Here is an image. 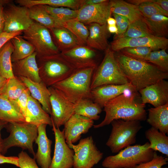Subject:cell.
<instances>
[{"instance_id":"1","label":"cell","mask_w":168,"mask_h":168,"mask_svg":"<svg viewBox=\"0 0 168 168\" xmlns=\"http://www.w3.org/2000/svg\"><path fill=\"white\" fill-rule=\"evenodd\" d=\"M114 55L122 71L137 91L168 78V72L151 63L130 58L119 52H114Z\"/></svg>"},{"instance_id":"2","label":"cell","mask_w":168,"mask_h":168,"mask_svg":"<svg viewBox=\"0 0 168 168\" xmlns=\"http://www.w3.org/2000/svg\"><path fill=\"white\" fill-rule=\"evenodd\" d=\"M135 94H123L107 102L103 107L105 113L104 119L100 124L94 125V128L108 125L115 119L145 120L147 119L146 105L136 101Z\"/></svg>"},{"instance_id":"3","label":"cell","mask_w":168,"mask_h":168,"mask_svg":"<svg viewBox=\"0 0 168 168\" xmlns=\"http://www.w3.org/2000/svg\"><path fill=\"white\" fill-rule=\"evenodd\" d=\"M96 68L76 70L68 77L52 86L74 104L81 99H92L91 82Z\"/></svg>"},{"instance_id":"4","label":"cell","mask_w":168,"mask_h":168,"mask_svg":"<svg viewBox=\"0 0 168 168\" xmlns=\"http://www.w3.org/2000/svg\"><path fill=\"white\" fill-rule=\"evenodd\" d=\"M147 142L143 145L130 146L114 155L105 157L102 163L105 168H131L151 160L154 151L149 148Z\"/></svg>"},{"instance_id":"5","label":"cell","mask_w":168,"mask_h":168,"mask_svg":"<svg viewBox=\"0 0 168 168\" xmlns=\"http://www.w3.org/2000/svg\"><path fill=\"white\" fill-rule=\"evenodd\" d=\"M38 59L40 77L47 87L65 79L76 70L60 53Z\"/></svg>"},{"instance_id":"6","label":"cell","mask_w":168,"mask_h":168,"mask_svg":"<svg viewBox=\"0 0 168 168\" xmlns=\"http://www.w3.org/2000/svg\"><path fill=\"white\" fill-rule=\"evenodd\" d=\"M129 82L122 71L109 46L105 51L104 58L93 74L91 84V90L103 85H123Z\"/></svg>"},{"instance_id":"7","label":"cell","mask_w":168,"mask_h":168,"mask_svg":"<svg viewBox=\"0 0 168 168\" xmlns=\"http://www.w3.org/2000/svg\"><path fill=\"white\" fill-rule=\"evenodd\" d=\"M5 128L10 134L3 139L2 154L10 148L17 147L28 150L35 157L33 143L38 135L37 126L27 122L13 123H8Z\"/></svg>"},{"instance_id":"8","label":"cell","mask_w":168,"mask_h":168,"mask_svg":"<svg viewBox=\"0 0 168 168\" xmlns=\"http://www.w3.org/2000/svg\"><path fill=\"white\" fill-rule=\"evenodd\" d=\"M140 122L121 119L111 122V131L106 145L112 153H118L135 143L137 134L142 128Z\"/></svg>"},{"instance_id":"9","label":"cell","mask_w":168,"mask_h":168,"mask_svg":"<svg viewBox=\"0 0 168 168\" xmlns=\"http://www.w3.org/2000/svg\"><path fill=\"white\" fill-rule=\"evenodd\" d=\"M23 33L22 37L33 46L38 58L60 53L49 30L38 23L33 21Z\"/></svg>"},{"instance_id":"10","label":"cell","mask_w":168,"mask_h":168,"mask_svg":"<svg viewBox=\"0 0 168 168\" xmlns=\"http://www.w3.org/2000/svg\"><path fill=\"white\" fill-rule=\"evenodd\" d=\"M73 150L74 168H92L103 158V154L97 148L92 137L81 139L77 145L68 146Z\"/></svg>"},{"instance_id":"11","label":"cell","mask_w":168,"mask_h":168,"mask_svg":"<svg viewBox=\"0 0 168 168\" xmlns=\"http://www.w3.org/2000/svg\"><path fill=\"white\" fill-rule=\"evenodd\" d=\"M3 12L4 32L23 31L27 30L33 21L30 16L28 7L16 5L10 1L4 6Z\"/></svg>"},{"instance_id":"12","label":"cell","mask_w":168,"mask_h":168,"mask_svg":"<svg viewBox=\"0 0 168 168\" xmlns=\"http://www.w3.org/2000/svg\"><path fill=\"white\" fill-rule=\"evenodd\" d=\"M48 88L50 93V117L55 127L59 128L74 114V104L54 87Z\"/></svg>"},{"instance_id":"13","label":"cell","mask_w":168,"mask_h":168,"mask_svg":"<svg viewBox=\"0 0 168 168\" xmlns=\"http://www.w3.org/2000/svg\"><path fill=\"white\" fill-rule=\"evenodd\" d=\"M52 127L55 146L49 168H72L73 167L74 151L66 143L63 130L61 131L59 128H56L53 122Z\"/></svg>"},{"instance_id":"14","label":"cell","mask_w":168,"mask_h":168,"mask_svg":"<svg viewBox=\"0 0 168 168\" xmlns=\"http://www.w3.org/2000/svg\"><path fill=\"white\" fill-rule=\"evenodd\" d=\"M168 39L166 38L150 36L136 38L125 37L114 38L111 43L110 47L114 52H119L127 47L146 46L151 48L153 51L166 49Z\"/></svg>"},{"instance_id":"15","label":"cell","mask_w":168,"mask_h":168,"mask_svg":"<svg viewBox=\"0 0 168 168\" xmlns=\"http://www.w3.org/2000/svg\"><path fill=\"white\" fill-rule=\"evenodd\" d=\"M60 54L76 70L96 67V52L86 45L78 46Z\"/></svg>"},{"instance_id":"16","label":"cell","mask_w":168,"mask_h":168,"mask_svg":"<svg viewBox=\"0 0 168 168\" xmlns=\"http://www.w3.org/2000/svg\"><path fill=\"white\" fill-rule=\"evenodd\" d=\"M112 13L109 0L93 5H83L78 10L76 19L84 24H106Z\"/></svg>"},{"instance_id":"17","label":"cell","mask_w":168,"mask_h":168,"mask_svg":"<svg viewBox=\"0 0 168 168\" xmlns=\"http://www.w3.org/2000/svg\"><path fill=\"white\" fill-rule=\"evenodd\" d=\"M93 125V120L73 114L64 125L63 130L65 141L68 146L78 141L81 135L87 133Z\"/></svg>"},{"instance_id":"18","label":"cell","mask_w":168,"mask_h":168,"mask_svg":"<svg viewBox=\"0 0 168 168\" xmlns=\"http://www.w3.org/2000/svg\"><path fill=\"white\" fill-rule=\"evenodd\" d=\"M138 91L143 104L149 103L154 107L168 104V82L165 79L160 80Z\"/></svg>"},{"instance_id":"19","label":"cell","mask_w":168,"mask_h":168,"mask_svg":"<svg viewBox=\"0 0 168 168\" xmlns=\"http://www.w3.org/2000/svg\"><path fill=\"white\" fill-rule=\"evenodd\" d=\"M136 92L130 82L123 85H105L91 90L92 100L102 108L109 101L122 94Z\"/></svg>"},{"instance_id":"20","label":"cell","mask_w":168,"mask_h":168,"mask_svg":"<svg viewBox=\"0 0 168 168\" xmlns=\"http://www.w3.org/2000/svg\"><path fill=\"white\" fill-rule=\"evenodd\" d=\"M47 125L42 124L38 126V135L35 141L38 146L35 158L41 168H49L52 158L51 157L52 142L47 136Z\"/></svg>"},{"instance_id":"21","label":"cell","mask_w":168,"mask_h":168,"mask_svg":"<svg viewBox=\"0 0 168 168\" xmlns=\"http://www.w3.org/2000/svg\"><path fill=\"white\" fill-rule=\"evenodd\" d=\"M35 51L28 57L12 63L13 74L17 77H23L36 82L41 81Z\"/></svg>"},{"instance_id":"22","label":"cell","mask_w":168,"mask_h":168,"mask_svg":"<svg viewBox=\"0 0 168 168\" xmlns=\"http://www.w3.org/2000/svg\"><path fill=\"white\" fill-rule=\"evenodd\" d=\"M17 77L28 89L31 96L39 102L47 113L51 115L50 93L48 87L42 81L36 82L23 77Z\"/></svg>"},{"instance_id":"23","label":"cell","mask_w":168,"mask_h":168,"mask_svg":"<svg viewBox=\"0 0 168 168\" xmlns=\"http://www.w3.org/2000/svg\"><path fill=\"white\" fill-rule=\"evenodd\" d=\"M88 25L89 33L86 45L95 49L105 51L109 46L107 24L93 23Z\"/></svg>"},{"instance_id":"24","label":"cell","mask_w":168,"mask_h":168,"mask_svg":"<svg viewBox=\"0 0 168 168\" xmlns=\"http://www.w3.org/2000/svg\"><path fill=\"white\" fill-rule=\"evenodd\" d=\"M25 118L26 122L37 127L42 124L52 127L51 117L43 110L39 102L31 95L28 98Z\"/></svg>"},{"instance_id":"25","label":"cell","mask_w":168,"mask_h":168,"mask_svg":"<svg viewBox=\"0 0 168 168\" xmlns=\"http://www.w3.org/2000/svg\"><path fill=\"white\" fill-rule=\"evenodd\" d=\"M49 30L54 37L55 44L61 52L83 45L70 31L64 27L58 26Z\"/></svg>"},{"instance_id":"26","label":"cell","mask_w":168,"mask_h":168,"mask_svg":"<svg viewBox=\"0 0 168 168\" xmlns=\"http://www.w3.org/2000/svg\"><path fill=\"white\" fill-rule=\"evenodd\" d=\"M147 121L152 127L165 134L168 133V104L148 110Z\"/></svg>"},{"instance_id":"27","label":"cell","mask_w":168,"mask_h":168,"mask_svg":"<svg viewBox=\"0 0 168 168\" xmlns=\"http://www.w3.org/2000/svg\"><path fill=\"white\" fill-rule=\"evenodd\" d=\"M15 2L20 6L27 7L42 5L78 10L84 5V0H16Z\"/></svg>"},{"instance_id":"28","label":"cell","mask_w":168,"mask_h":168,"mask_svg":"<svg viewBox=\"0 0 168 168\" xmlns=\"http://www.w3.org/2000/svg\"><path fill=\"white\" fill-rule=\"evenodd\" d=\"M110 1L111 13L126 17L128 19L129 23L143 17L135 5L122 0Z\"/></svg>"},{"instance_id":"29","label":"cell","mask_w":168,"mask_h":168,"mask_svg":"<svg viewBox=\"0 0 168 168\" xmlns=\"http://www.w3.org/2000/svg\"><path fill=\"white\" fill-rule=\"evenodd\" d=\"M102 109L99 105L90 99H81L74 104L75 114L93 120L99 119V114L101 112Z\"/></svg>"},{"instance_id":"30","label":"cell","mask_w":168,"mask_h":168,"mask_svg":"<svg viewBox=\"0 0 168 168\" xmlns=\"http://www.w3.org/2000/svg\"><path fill=\"white\" fill-rule=\"evenodd\" d=\"M0 120L8 123L26 122L24 116L2 95H0Z\"/></svg>"},{"instance_id":"31","label":"cell","mask_w":168,"mask_h":168,"mask_svg":"<svg viewBox=\"0 0 168 168\" xmlns=\"http://www.w3.org/2000/svg\"><path fill=\"white\" fill-rule=\"evenodd\" d=\"M145 135L150 142L149 148L168 156V137L165 134L152 127L146 131Z\"/></svg>"},{"instance_id":"32","label":"cell","mask_w":168,"mask_h":168,"mask_svg":"<svg viewBox=\"0 0 168 168\" xmlns=\"http://www.w3.org/2000/svg\"><path fill=\"white\" fill-rule=\"evenodd\" d=\"M13 50V46L11 40L0 49V76L7 79L15 77L11 60Z\"/></svg>"},{"instance_id":"33","label":"cell","mask_w":168,"mask_h":168,"mask_svg":"<svg viewBox=\"0 0 168 168\" xmlns=\"http://www.w3.org/2000/svg\"><path fill=\"white\" fill-rule=\"evenodd\" d=\"M11 40L14 47L11 56L12 63L25 58L35 52L33 46L22 36H15Z\"/></svg>"},{"instance_id":"34","label":"cell","mask_w":168,"mask_h":168,"mask_svg":"<svg viewBox=\"0 0 168 168\" xmlns=\"http://www.w3.org/2000/svg\"><path fill=\"white\" fill-rule=\"evenodd\" d=\"M143 18L153 36L167 38L168 35L167 16L155 15Z\"/></svg>"},{"instance_id":"35","label":"cell","mask_w":168,"mask_h":168,"mask_svg":"<svg viewBox=\"0 0 168 168\" xmlns=\"http://www.w3.org/2000/svg\"><path fill=\"white\" fill-rule=\"evenodd\" d=\"M30 16L49 30L58 26L54 18L46 11L45 6L38 5L28 7Z\"/></svg>"},{"instance_id":"36","label":"cell","mask_w":168,"mask_h":168,"mask_svg":"<svg viewBox=\"0 0 168 168\" xmlns=\"http://www.w3.org/2000/svg\"><path fill=\"white\" fill-rule=\"evenodd\" d=\"M26 88L24 83L18 77L15 76L13 78L7 79L4 90L2 95L5 97L16 108V100Z\"/></svg>"},{"instance_id":"37","label":"cell","mask_w":168,"mask_h":168,"mask_svg":"<svg viewBox=\"0 0 168 168\" xmlns=\"http://www.w3.org/2000/svg\"><path fill=\"white\" fill-rule=\"evenodd\" d=\"M127 1L130 3L135 5L144 17H148L155 15L168 16V12L154 3L153 0H131Z\"/></svg>"},{"instance_id":"38","label":"cell","mask_w":168,"mask_h":168,"mask_svg":"<svg viewBox=\"0 0 168 168\" xmlns=\"http://www.w3.org/2000/svg\"><path fill=\"white\" fill-rule=\"evenodd\" d=\"M152 36L142 17L129 23L126 32L119 36L114 37V38L122 37L136 38Z\"/></svg>"},{"instance_id":"39","label":"cell","mask_w":168,"mask_h":168,"mask_svg":"<svg viewBox=\"0 0 168 168\" xmlns=\"http://www.w3.org/2000/svg\"><path fill=\"white\" fill-rule=\"evenodd\" d=\"M45 6L46 11L54 18L58 26H61L63 23L77 18L78 10L65 7Z\"/></svg>"},{"instance_id":"40","label":"cell","mask_w":168,"mask_h":168,"mask_svg":"<svg viewBox=\"0 0 168 168\" xmlns=\"http://www.w3.org/2000/svg\"><path fill=\"white\" fill-rule=\"evenodd\" d=\"M61 26L68 29L83 45H86L89 32L85 24L75 19L63 23Z\"/></svg>"},{"instance_id":"41","label":"cell","mask_w":168,"mask_h":168,"mask_svg":"<svg viewBox=\"0 0 168 168\" xmlns=\"http://www.w3.org/2000/svg\"><path fill=\"white\" fill-rule=\"evenodd\" d=\"M153 51L149 47L140 46L125 48L119 52L130 58L145 61L147 57Z\"/></svg>"},{"instance_id":"42","label":"cell","mask_w":168,"mask_h":168,"mask_svg":"<svg viewBox=\"0 0 168 168\" xmlns=\"http://www.w3.org/2000/svg\"><path fill=\"white\" fill-rule=\"evenodd\" d=\"M168 161L167 158L158 155L155 151L151 160L131 168H161L162 166L167 164Z\"/></svg>"},{"instance_id":"43","label":"cell","mask_w":168,"mask_h":168,"mask_svg":"<svg viewBox=\"0 0 168 168\" xmlns=\"http://www.w3.org/2000/svg\"><path fill=\"white\" fill-rule=\"evenodd\" d=\"M18 167L20 168H39L35 159L31 157L24 151H21L18 155Z\"/></svg>"},{"instance_id":"44","label":"cell","mask_w":168,"mask_h":168,"mask_svg":"<svg viewBox=\"0 0 168 168\" xmlns=\"http://www.w3.org/2000/svg\"><path fill=\"white\" fill-rule=\"evenodd\" d=\"M145 61L156 66L162 71L168 72V67L163 62L159 54L158 50L151 51L146 58Z\"/></svg>"},{"instance_id":"45","label":"cell","mask_w":168,"mask_h":168,"mask_svg":"<svg viewBox=\"0 0 168 168\" xmlns=\"http://www.w3.org/2000/svg\"><path fill=\"white\" fill-rule=\"evenodd\" d=\"M30 93L27 88L22 93L16 101V109L25 117L28 100Z\"/></svg>"},{"instance_id":"46","label":"cell","mask_w":168,"mask_h":168,"mask_svg":"<svg viewBox=\"0 0 168 168\" xmlns=\"http://www.w3.org/2000/svg\"><path fill=\"white\" fill-rule=\"evenodd\" d=\"M23 33V31H18L7 33L3 32L0 35V49L7 41L13 37L20 35Z\"/></svg>"},{"instance_id":"47","label":"cell","mask_w":168,"mask_h":168,"mask_svg":"<svg viewBox=\"0 0 168 168\" xmlns=\"http://www.w3.org/2000/svg\"><path fill=\"white\" fill-rule=\"evenodd\" d=\"M4 163L12 164L18 167V156H6L0 154V164Z\"/></svg>"},{"instance_id":"48","label":"cell","mask_w":168,"mask_h":168,"mask_svg":"<svg viewBox=\"0 0 168 168\" xmlns=\"http://www.w3.org/2000/svg\"><path fill=\"white\" fill-rule=\"evenodd\" d=\"M9 0H0V35L3 32L5 21L3 12L4 6L9 2Z\"/></svg>"},{"instance_id":"49","label":"cell","mask_w":168,"mask_h":168,"mask_svg":"<svg viewBox=\"0 0 168 168\" xmlns=\"http://www.w3.org/2000/svg\"><path fill=\"white\" fill-rule=\"evenodd\" d=\"M129 23V21L127 18L122 22L117 27L118 32L117 34L115 35L114 37L119 36L125 33L128 28Z\"/></svg>"},{"instance_id":"50","label":"cell","mask_w":168,"mask_h":168,"mask_svg":"<svg viewBox=\"0 0 168 168\" xmlns=\"http://www.w3.org/2000/svg\"><path fill=\"white\" fill-rule=\"evenodd\" d=\"M166 49L158 50L160 57L165 65L168 67V54L166 52Z\"/></svg>"},{"instance_id":"51","label":"cell","mask_w":168,"mask_h":168,"mask_svg":"<svg viewBox=\"0 0 168 168\" xmlns=\"http://www.w3.org/2000/svg\"><path fill=\"white\" fill-rule=\"evenodd\" d=\"M8 123L2 120H0V154H2L3 151V139L1 137V131L5 128Z\"/></svg>"},{"instance_id":"52","label":"cell","mask_w":168,"mask_h":168,"mask_svg":"<svg viewBox=\"0 0 168 168\" xmlns=\"http://www.w3.org/2000/svg\"><path fill=\"white\" fill-rule=\"evenodd\" d=\"M113 14L116 21V26L117 27L127 19L126 17L120 15L116 14Z\"/></svg>"},{"instance_id":"53","label":"cell","mask_w":168,"mask_h":168,"mask_svg":"<svg viewBox=\"0 0 168 168\" xmlns=\"http://www.w3.org/2000/svg\"><path fill=\"white\" fill-rule=\"evenodd\" d=\"M7 79L0 76V95L3 94L6 86Z\"/></svg>"},{"instance_id":"54","label":"cell","mask_w":168,"mask_h":168,"mask_svg":"<svg viewBox=\"0 0 168 168\" xmlns=\"http://www.w3.org/2000/svg\"><path fill=\"white\" fill-rule=\"evenodd\" d=\"M106 0H84V5H93L100 3Z\"/></svg>"},{"instance_id":"55","label":"cell","mask_w":168,"mask_h":168,"mask_svg":"<svg viewBox=\"0 0 168 168\" xmlns=\"http://www.w3.org/2000/svg\"><path fill=\"white\" fill-rule=\"evenodd\" d=\"M107 28L109 33L113 34H117L118 32V28L116 25L108 26Z\"/></svg>"},{"instance_id":"56","label":"cell","mask_w":168,"mask_h":168,"mask_svg":"<svg viewBox=\"0 0 168 168\" xmlns=\"http://www.w3.org/2000/svg\"><path fill=\"white\" fill-rule=\"evenodd\" d=\"M106 24L108 26L116 25V22L114 18L110 16L107 19Z\"/></svg>"}]
</instances>
